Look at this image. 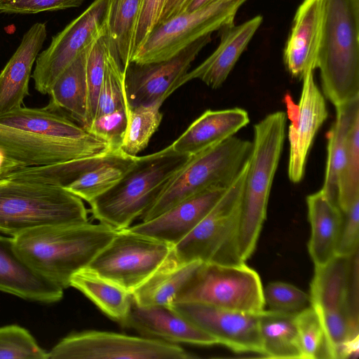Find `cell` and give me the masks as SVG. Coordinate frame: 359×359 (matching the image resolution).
Masks as SVG:
<instances>
[{
  "instance_id": "cell-26",
  "label": "cell",
  "mask_w": 359,
  "mask_h": 359,
  "mask_svg": "<svg viewBox=\"0 0 359 359\" xmlns=\"http://www.w3.org/2000/svg\"><path fill=\"white\" fill-rule=\"evenodd\" d=\"M0 123L52 138L74 141L102 140L72 120L64 112L49 107H20L0 114Z\"/></svg>"
},
{
  "instance_id": "cell-48",
  "label": "cell",
  "mask_w": 359,
  "mask_h": 359,
  "mask_svg": "<svg viewBox=\"0 0 359 359\" xmlns=\"http://www.w3.org/2000/svg\"><path fill=\"white\" fill-rule=\"evenodd\" d=\"M1 1V0H0Z\"/></svg>"
},
{
  "instance_id": "cell-12",
  "label": "cell",
  "mask_w": 359,
  "mask_h": 359,
  "mask_svg": "<svg viewBox=\"0 0 359 359\" xmlns=\"http://www.w3.org/2000/svg\"><path fill=\"white\" fill-rule=\"evenodd\" d=\"M176 344L158 339L88 330L72 333L48 352V359H189Z\"/></svg>"
},
{
  "instance_id": "cell-25",
  "label": "cell",
  "mask_w": 359,
  "mask_h": 359,
  "mask_svg": "<svg viewBox=\"0 0 359 359\" xmlns=\"http://www.w3.org/2000/svg\"><path fill=\"white\" fill-rule=\"evenodd\" d=\"M306 205L311 229L308 250L315 267H320L337 256L343 213L337 201L322 190L309 195Z\"/></svg>"
},
{
  "instance_id": "cell-47",
  "label": "cell",
  "mask_w": 359,
  "mask_h": 359,
  "mask_svg": "<svg viewBox=\"0 0 359 359\" xmlns=\"http://www.w3.org/2000/svg\"><path fill=\"white\" fill-rule=\"evenodd\" d=\"M214 1L215 0H191L184 12L193 11L207 4H209Z\"/></svg>"
},
{
  "instance_id": "cell-44",
  "label": "cell",
  "mask_w": 359,
  "mask_h": 359,
  "mask_svg": "<svg viewBox=\"0 0 359 359\" xmlns=\"http://www.w3.org/2000/svg\"><path fill=\"white\" fill-rule=\"evenodd\" d=\"M165 1L166 0H142L135 32L133 57L158 24Z\"/></svg>"
},
{
  "instance_id": "cell-9",
  "label": "cell",
  "mask_w": 359,
  "mask_h": 359,
  "mask_svg": "<svg viewBox=\"0 0 359 359\" xmlns=\"http://www.w3.org/2000/svg\"><path fill=\"white\" fill-rule=\"evenodd\" d=\"M263 288L259 274L245 262H203L175 302H194L224 310L259 313L265 307Z\"/></svg>"
},
{
  "instance_id": "cell-14",
  "label": "cell",
  "mask_w": 359,
  "mask_h": 359,
  "mask_svg": "<svg viewBox=\"0 0 359 359\" xmlns=\"http://www.w3.org/2000/svg\"><path fill=\"white\" fill-rule=\"evenodd\" d=\"M210 41L211 35L202 37L167 60L147 63L130 62L124 69V88L129 108L162 105L180 88V82L191 62Z\"/></svg>"
},
{
  "instance_id": "cell-32",
  "label": "cell",
  "mask_w": 359,
  "mask_h": 359,
  "mask_svg": "<svg viewBox=\"0 0 359 359\" xmlns=\"http://www.w3.org/2000/svg\"><path fill=\"white\" fill-rule=\"evenodd\" d=\"M137 156L118 149L64 188L89 203L113 187L131 168Z\"/></svg>"
},
{
  "instance_id": "cell-27",
  "label": "cell",
  "mask_w": 359,
  "mask_h": 359,
  "mask_svg": "<svg viewBox=\"0 0 359 359\" xmlns=\"http://www.w3.org/2000/svg\"><path fill=\"white\" fill-rule=\"evenodd\" d=\"M203 262L179 263L170 253L163 264L132 293L139 306H171L195 275Z\"/></svg>"
},
{
  "instance_id": "cell-23",
  "label": "cell",
  "mask_w": 359,
  "mask_h": 359,
  "mask_svg": "<svg viewBox=\"0 0 359 359\" xmlns=\"http://www.w3.org/2000/svg\"><path fill=\"white\" fill-rule=\"evenodd\" d=\"M250 122L243 109H208L171 144L177 153L193 156L233 136Z\"/></svg>"
},
{
  "instance_id": "cell-38",
  "label": "cell",
  "mask_w": 359,
  "mask_h": 359,
  "mask_svg": "<svg viewBox=\"0 0 359 359\" xmlns=\"http://www.w3.org/2000/svg\"><path fill=\"white\" fill-rule=\"evenodd\" d=\"M123 107L130 109L125 93L124 70L111 46L95 118Z\"/></svg>"
},
{
  "instance_id": "cell-49",
  "label": "cell",
  "mask_w": 359,
  "mask_h": 359,
  "mask_svg": "<svg viewBox=\"0 0 359 359\" xmlns=\"http://www.w3.org/2000/svg\"><path fill=\"white\" fill-rule=\"evenodd\" d=\"M1 179V178H0Z\"/></svg>"
},
{
  "instance_id": "cell-35",
  "label": "cell",
  "mask_w": 359,
  "mask_h": 359,
  "mask_svg": "<svg viewBox=\"0 0 359 359\" xmlns=\"http://www.w3.org/2000/svg\"><path fill=\"white\" fill-rule=\"evenodd\" d=\"M161 104L140 105L130 108L128 123L120 149L130 156L143 151L159 127L163 114Z\"/></svg>"
},
{
  "instance_id": "cell-39",
  "label": "cell",
  "mask_w": 359,
  "mask_h": 359,
  "mask_svg": "<svg viewBox=\"0 0 359 359\" xmlns=\"http://www.w3.org/2000/svg\"><path fill=\"white\" fill-rule=\"evenodd\" d=\"M295 323L303 359L329 358L325 331L310 306L295 315Z\"/></svg>"
},
{
  "instance_id": "cell-8",
  "label": "cell",
  "mask_w": 359,
  "mask_h": 359,
  "mask_svg": "<svg viewBox=\"0 0 359 359\" xmlns=\"http://www.w3.org/2000/svg\"><path fill=\"white\" fill-rule=\"evenodd\" d=\"M248 159L207 215L183 239L172 246L179 263L193 261L222 264L243 263L238 247L241 203Z\"/></svg>"
},
{
  "instance_id": "cell-13",
  "label": "cell",
  "mask_w": 359,
  "mask_h": 359,
  "mask_svg": "<svg viewBox=\"0 0 359 359\" xmlns=\"http://www.w3.org/2000/svg\"><path fill=\"white\" fill-rule=\"evenodd\" d=\"M111 0H94L77 18L53 36L49 46L36 59L32 78L43 95L50 90L60 74L96 39L107 32Z\"/></svg>"
},
{
  "instance_id": "cell-11",
  "label": "cell",
  "mask_w": 359,
  "mask_h": 359,
  "mask_svg": "<svg viewBox=\"0 0 359 359\" xmlns=\"http://www.w3.org/2000/svg\"><path fill=\"white\" fill-rule=\"evenodd\" d=\"M172 246L127 229L117 231L86 267L132 293L165 262Z\"/></svg>"
},
{
  "instance_id": "cell-41",
  "label": "cell",
  "mask_w": 359,
  "mask_h": 359,
  "mask_svg": "<svg viewBox=\"0 0 359 359\" xmlns=\"http://www.w3.org/2000/svg\"><path fill=\"white\" fill-rule=\"evenodd\" d=\"M265 306L269 310L296 313L311 306L309 294L293 285L271 282L263 288Z\"/></svg>"
},
{
  "instance_id": "cell-30",
  "label": "cell",
  "mask_w": 359,
  "mask_h": 359,
  "mask_svg": "<svg viewBox=\"0 0 359 359\" xmlns=\"http://www.w3.org/2000/svg\"><path fill=\"white\" fill-rule=\"evenodd\" d=\"M70 286L81 291L105 315L121 325L128 317L131 293L116 283L86 268L72 276Z\"/></svg>"
},
{
  "instance_id": "cell-43",
  "label": "cell",
  "mask_w": 359,
  "mask_h": 359,
  "mask_svg": "<svg viewBox=\"0 0 359 359\" xmlns=\"http://www.w3.org/2000/svg\"><path fill=\"white\" fill-rule=\"evenodd\" d=\"M85 0H1L0 12L32 14L80 6Z\"/></svg>"
},
{
  "instance_id": "cell-22",
  "label": "cell",
  "mask_w": 359,
  "mask_h": 359,
  "mask_svg": "<svg viewBox=\"0 0 359 359\" xmlns=\"http://www.w3.org/2000/svg\"><path fill=\"white\" fill-rule=\"evenodd\" d=\"M322 12V0H304L295 13L283 51L285 65L295 78L316 69Z\"/></svg>"
},
{
  "instance_id": "cell-4",
  "label": "cell",
  "mask_w": 359,
  "mask_h": 359,
  "mask_svg": "<svg viewBox=\"0 0 359 359\" xmlns=\"http://www.w3.org/2000/svg\"><path fill=\"white\" fill-rule=\"evenodd\" d=\"M286 116L284 111H275L254 126L238 234V252L244 262L256 248L266 217L271 186L285 139Z\"/></svg>"
},
{
  "instance_id": "cell-31",
  "label": "cell",
  "mask_w": 359,
  "mask_h": 359,
  "mask_svg": "<svg viewBox=\"0 0 359 359\" xmlns=\"http://www.w3.org/2000/svg\"><path fill=\"white\" fill-rule=\"evenodd\" d=\"M296 313L271 310L259 313L263 356L303 359L295 323Z\"/></svg>"
},
{
  "instance_id": "cell-5",
  "label": "cell",
  "mask_w": 359,
  "mask_h": 359,
  "mask_svg": "<svg viewBox=\"0 0 359 359\" xmlns=\"http://www.w3.org/2000/svg\"><path fill=\"white\" fill-rule=\"evenodd\" d=\"M311 306L323 325L329 358L339 359L346 344L359 337L358 250L315 267Z\"/></svg>"
},
{
  "instance_id": "cell-7",
  "label": "cell",
  "mask_w": 359,
  "mask_h": 359,
  "mask_svg": "<svg viewBox=\"0 0 359 359\" xmlns=\"http://www.w3.org/2000/svg\"><path fill=\"white\" fill-rule=\"evenodd\" d=\"M252 145L233 135L191 156L141 216L142 222L206 189L229 187L248 159Z\"/></svg>"
},
{
  "instance_id": "cell-37",
  "label": "cell",
  "mask_w": 359,
  "mask_h": 359,
  "mask_svg": "<svg viewBox=\"0 0 359 359\" xmlns=\"http://www.w3.org/2000/svg\"><path fill=\"white\" fill-rule=\"evenodd\" d=\"M111 48L107 32L96 39L88 48L86 71L88 94V127L95 116L100 91L105 74L107 58Z\"/></svg>"
},
{
  "instance_id": "cell-29",
  "label": "cell",
  "mask_w": 359,
  "mask_h": 359,
  "mask_svg": "<svg viewBox=\"0 0 359 359\" xmlns=\"http://www.w3.org/2000/svg\"><path fill=\"white\" fill-rule=\"evenodd\" d=\"M335 109V120L327 134V161L320 190L337 201L338 180L346 155L349 130L359 116V97Z\"/></svg>"
},
{
  "instance_id": "cell-33",
  "label": "cell",
  "mask_w": 359,
  "mask_h": 359,
  "mask_svg": "<svg viewBox=\"0 0 359 359\" xmlns=\"http://www.w3.org/2000/svg\"><path fill=\"white\" fill-rule=\"evenodd\" d=\"M142 0H111L107 34L123 69L131 62L133 43Z\"/></svg>"
},
{
  "instance_id": "cell-34",
  "label": "cell",
  "mask_w": 359,
  "mask_h": 359,
  "mask_svg": "<svg viewBox=\"0 0 359 359\" xmlns=\"http://www.w3.org/2000/svg\"><path fill=\"white\" fill-rule=\"evenodd\" d=\"M118 149L97 156L45 165L19 168L8 172L2 178L47 183L65 187Z\"/></svg>"
},
{
  "instance_id": "cell-28",
  "label": "cell",
  "mask_w": 359,
  "mask_h": 359,
  "mask_svg": "<svg viewBox=\"0 0 359 359\" xmlns=\"http://www.w3.org/2000/svg\"><path fill=\"white\" fill-rule=\"evenodd\" d=\"M89 46L57 78L50 90V100L47 105L50 109L67 113L72 120L87 130L88 94L86 64Z\"/></svg>"
},
{
  "instance_id": "cell-20",
  "label": "cell",
  "mask_w": 359,
  "mask_h": 359,
  "mask_svg": "<svg viewBox=\"0 0 359 359\" xmlns=\"http://www.w3.org/2000/svg\"><path fill=\"white\" fill-rule=\"evenodd\" d=\"M45 23L34 24L0 72V114L22 106L34 62L46 38Z\"/></svg>"
},
{
  "instance_id": "cell-16",
  "label": "cell",
  "mask_w": 359,
  "mask_h": 359,
  "mask_svg": "<svg viewBox=\"0 0 359 359\" xmlns=\"http://www.w3.org/2000/svg\"><path fill=\"white\" fill-rule=\"evenodd\" d=\"M178 313L236 353L262 355L259 313L224 310L194 303L175 302Z\"/></svg>"
},
{
  "instance_id": "cell-24",
  "label": "cell",
  "mask_w": 359,
  "mask_h": 359,
  "mask_svg": "<svg viewBox=\"0 0 359 359\" xmlns=\"http://www.w3.org/2000/svg\"><path fill=\"white\" fill-rule=\"evenodd\" d=\"M0 291L26 300L51 304L60 301L63 289L40 276L17 255L13 238L0 236Z\"/></svg>"
},
{
  "instance_id": "cell-10",
  "label": "cell",
  "mask_w": 359,
  "mask_h": 359,
  "mask_svg": "<svg viewBox=\"0 0 359 359\" xmlns=\"http://www.w3.org/2000/svg\"><path fill=\"white\" fill-rule=\"evenodd\" d=\"M246 1L215 0L158 24L131 62L147 63L167 60L196 40L234 25L236 15Z\"/></svg>"
},
{
  "instance_id": "cell-19",
  "label": "cell",
  "mask_w": 359,
  "mask_h": 359,
  "mask_svg": "<svg viewBox=\"0 0 359 359\" xmlns=\"http://www.w3.org/2000/svg\"><path fill=\"white\" fill-rule=\"evenodd\" d=\"M122 325L147 337L176 344L199 346L219 344L218 341L170 306H139L132 299L130 312Z\"/></svg>"
},
{
  "instance_id": "cell-1",
  "label": "cell",
  "mask_w": 359,
  "mask_h": 359,
  "mask_svg": "<svg viewBox=\"0 0 359 359\" xmlns=\"http://www.w3.org/2000/svg\"><path fill=\"white\" fill-rule=\"evenodd\" d=\"M117 231L102 224L47 225L13 238L18 257L34 272L60 287L86 269Z\"/></svg>"
},
{
  "instance_id": "cell-21",
  "label": "cell",
  "mask_w": 359,
  "mask_h": 359,
  "mask_svg": "<svg viewBox=\"0 0 359 359\" xmlns=\"http://www.w3.org/2000/svg\"><path fill=\"white\" fill-rule=\"evenodd\" d=\"M263 20L261 15L220 31V42L203 62L188 72L181 79L180 87L193 79H199L213 89L226 81Z\"/></svg>"
},
{
  "instance_id": "cell-6",
  "label": "cell",
  "mask_w": 359,
  "mask_h": 359,
  "mask_svg": "<svg viewBox=\"0 0 359 359\" xmlns=\"http://www.w3.org/2000/svg\"><path fill=\"white\" fill-rule=\"evenodd\" d=\"M86 222L83 200L63 187L0 179V232L15 237L43 226Z\"/></svg>"
},
{
  "instance_id": "cell-45",
  "label": "cell",
  "mask_w": 359,
  "mask_h": 359,
  "mask_svg": "<svg viewBox=\"0 0 359 359\" xmlns=\"http://www.w3.org/2000/svg\"><path fill=\"white\" fill-rule=\"evenodd\" d=\"M190 1L191 0H166L158 24L184 12Z\"/></svg>"
},
{
  "instance_id": "cell-46",
  "label": "cell",
  "mask_w": 359,
  "mask_h": 359,
  "mask_svg": "<svg viewBox=\"0 0 359 359\" xmlns=\"http://www.w3.org/2000/svg\"><path fill=\"white\" fill-rule=\"evenodd\" d=\"M20 168L17 164L7 160L0 153V178L8 172Z\"/></svg>"
},
{
  "instance_id": "cell-36",
  "label": "cell",
  "mask_w": 359,
  "mask_h": 359,
  "mask_svg": "<svg viewBox=\"0 0 359 359\" xmlns=\"http://www.w3.org/2000/svg\"><path fill=\"white\" fill-rule=\"evenodd\" d=\"M359 200V116L349 130L347 151L337 184V204L342 212Z\"/></svg>"
},
{
  "instance_id": "cell-15",
  "label": "cell",
  "mask_w": 359,
  "mask_h": 359,
  "mask_svg": "<svg viewBox=\"0 0 359 359\" xmlns=\"http://www.w3.org/2000/svg\"><path fill=\"white\" fill-rule=\"evenodd\" d=\"M112 150L103 140L74 141L56 139L0 123V153L20 168L94 156Z\"/></svg>"
},
{
  "instance_id": "cell-40",
  "label": "cell",
  "mask_w": 359,
  "mask_h": 359,
  "mask_svg": "<svg viewBox=\"0 0 359 359\" xmlns=\"http://www.w3.org/2000/svg\"><path fill=\"white\" fill-rule=\"evenodd\" d=\"M0 358L48 359V352L26 329L11 325L0 327Z\"/></svg>"
},
{
  "instance_id": "cell-18",
  "label": "cell",
  "mask_w": 359,
  "mask_h": 359,
  "mask_svg": "<svg viewBox=\"0 0 359 359\" xmlns=\"http://www.w3.org/2000/svg\"><path fill=\"white\" fill-rule=\"evenodd\" d=\"M227 187L206 189L181 201L154 218L130 226L127 229L173 246L207 215Z\"/></svg>"
},
{
  "instance_id": "cell-3",
  "label": "cell",
  "mask_w": 359,
  "mask_h": 359,
  "mask_svg": "<svg viewBox=\"0 0 359 359\" xmlns=\"http://www.w3.org/2000/svg\"><path fill=\"white\" fill-rule=\"evenodd\" d=\"M191 157L176 152L171 144L157 152L137 156L113 187L89 203L93 217L116 231L128 228L152 205Z\"/></svg>"
},
{
  "instance_id": "cell-42",
  "label": "cell",
  "mask_w": 359,
  "mask_h": 359,
  "mask_svg": "<svg viewBox=\"0 0 359 359\" xmlns=\"http://www.w3.org/2000/svg\"><path fill=\"white\" fill-rule=\"evenodd\" d=\"M129 109L120 108L95 117L88 130L106 141L112 148L120 149L127 126Z\"/></svg>"
},
{
  "instance_id": "cell-17",
  "label": "cell",
  "mask_w": 359,
  "mask_h": 359,
  "mask_svg": "<svg viewBox=\"0 0 359 359\" xmlns=\"http://www.w3.org/2000/svg\"><path fill=\"white\" fill-rule=\"evenodd\" d=\"M302 80L299 105L295 110L291 103L292 109H288L291 124L288 128L290 152L287 173L293 183H298L302 180L314 137L328 116L325 97L315 82L313 71H308Z\"/></svg>"
},
{
  "instance_id": "cell-2",
  "label": "cell",
  "mask_w": 359,
  "mask_h": 359,
  "mask_svg": "<svg viewBox=\"0 0 359 359\" xmlns=\"http://www.w3.org/2000/svg\"><path fill=\"white\" fill-rule=\"evenodd\" d=\"M322 10L316 69L337 107L359 97V0H322Z\"/></svg>"
}]
</instances>
